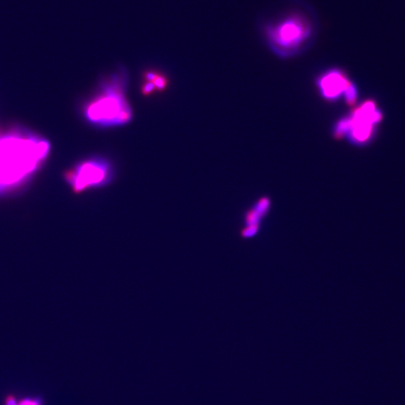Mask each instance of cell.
Returning a JSON list of instances; mask_svg holds the SVG:
<instances>
[{
    "instance_id": "30bf717a",
    "label": "cell",
    "mask_w": 405,
    "mask_h": 405,
    "mask_svg": "<svg viewBox=\"0 0 405 405\" xmlns=\"http://www.w3.org/2000/svg\"><path fill=\"white\" fill-rule=\"evenodd\" d=\"M158 74V72L148 70V72H146L144 74V80H145L146 82H152L156 79Z\"/></svg>"
},
{
    "instance_id": "277c9868",
    "label": "cell",
    "mask_w": 405,
    "mask_h": 405,
    "mask_svg": "<svg viewBox=\"0 0 405 405\" xmlns=\"http://www.w3.org/2000/svg\"><path fill=\"white\" fill-rule=\"evenodd\" d=\"M350 81L343 70L331 68L324 72L316 80V86L322 97L325 100L333 102L344 92Z\"/></svg>"
},
{
    "instance_id": "8992f818",
    "label": "cell",
    "mask_w": 405,
    "mask_h": 405,
    "mask_svg": "<svg viewBox=\"0 0 405 405\" xmlns=\"http://www.w3.org/2000/svg\"><path fill=\"white\" fill-rule=\"evenodd\" d=\"M350 127V122L349 116L344 117L339 120L334 124L333 128V136L336 139L340 140L345 135L348 134Z\"/></svg>"
},
{
    "instance_id": "8fae6325",
    "label": "cell",
    "mask_w": 405,
    "mask_h": 405,
    "mask_svg": "<svg viewBox=\"0 0 405 405\" xmlns=\"http://www.w3.org/2000/svg\"><path fill=\"white\" fill-rule=\"evenodd\" d=\"M19 405H38L34 400H24L20 403Z\"/></svg>"
},
{
    "instance_id": "ba28073f",
    "label": "cell",
    "mask_w": 405,
    "mask_h": 405,
    "mask_svg": "<svg viewBox=\"0 0 405 405\" xmlns=\"http://www.w3.org/2000/svg\"><path fill=\"white\" fill-rule=\"evenodd\" d=\"M152 82L156 87V91L162 92L168 86V80L166 76L158 74Z\"/></svg>"
},
{
    "instance_id": "7a4b0ae2",
    "label": "cell",
    "mask_w": 405,
    "mask_h": 405,
    "mask_svg": "<svg viewBox=\"0 0 405 405\" xmlns=\"http://www.w3.org/2000/svg\"><path fill=\"white\" fill-rule=\"evenodd\" d=\"M126 80L121 74L112 75L100 86L85 108L86 118L99 127H116L127 124L132 109L126 96Z\"/></svg>"
},
{
    "instance_id": "7c38bea8",
    "label": "cell",
    "mask_w": 405,
    "mask_h": 405,
    "mask_svg": "<svg viewBox=\"0 0 405 405\" xmlns=\"http://www.w3.org/2000/svg\"><path fill=\"white\" fill-rule=\"evenodd\" d=\"M6 404L7 405H16V403H15L14 398L12 396H9V397L7 398L6 399Z\"/></svg>"
},
{
    "instance_id": "52a82bcc",
    "label": "cell",
    "mask_w": 405,
    "mask_h": 405,
    "mask_svg": "<svg viewBox=\"0 0 405 405\" xmlns=\"http://www.w3.org/2000/svg\"><path fill=\"white\" fill-rule=\"evenodd\" d=\"M344 99L348 104L352 105L355 103L357 98V90L352 82H350V84H348V87L344 92Z\"/></svg>"
},
{
    "instance_id": "9c48e42d",
    "label": "cell",
    "mask_w": 405,
    "mask_h": 405,
    "mask_svg": "<svg viewBox=\"0 0 405 405\" xmlns=\"http://www.w3.org/2000/svg\"><path fill=\"white\" fill-rule=\"evenodd\" d=\"M156 90V87L152 82H145L141 87V92L144 96H150Z\"/></svg>"
},
{
    "instance_id": "3957f363",
    "label": "cell",
    "mask_w": 405,
    "mask_h": 405,
    "mask_svg": "<svg viewBox=\"0 0 405 405\" xmlns=\"http://www.w3.org/2000/svg\"><path fill=\"white\" fill-rule=\"evenodd\" d=\"M114 176V168L109 160L96 157L82 160L66 171L64 178L73 192L80 194L108 186L112 182Z\"/></svg>"
},
{
    "instance_id": "5b68a950",
    "label": "cell",
    "mask_w": 405,
    "mask_h": 405,
    "mask_svg": "<svg viewBox=\"0 0 405 405\" xmlns=\"http://www.w3.org/2000/svg\"><path fill=\"white\" fill-rule=\"evenodd\" d=\"M270 200L267 196L260 198L256 204L246 212L244 228L259 230L260 222L267 214L270 208Z\"/></svg>"
},
{
    "instance_id": "6da1fadb",
    "label": "cell",
    "mask_w": 405,
    "mask_h": 405,
    "mask_svg": "<svg viewBox=\"0 0 405 405\" xmlns=\"http://www.w3.org/2000/svg\"><path fill=\"white\" fill-rule=\"evenodd\" d=\"M314 9L302 0H286L259 20L260 34L278 56L290 58L306 50L318 32Z\"/></svg>"
}]
</instances>
